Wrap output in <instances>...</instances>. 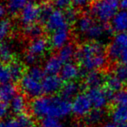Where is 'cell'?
Listing matches in <instances>:
<instances>
[{"label": "cell", "instance_id": "obj_1", "mask_svg": "<svg viewBox=\"0 0 127 127\" xmlns=\"http://www.w3.org/2000/svg\"><path fill=\"white\" fill-rule=\"evenodd\" d=\"M30 111L35 118L64 119L72 112V105L62 96H41L30 104Z\"/></svg>", "mask_w": 127, "mask_h": 127}, {"label": "cell", "instance_id": "obj_2", "mask_svg": "<svg viewBox=\"0 0 127 127\" xmlns=\"http://www.w3.org/2000/svg\"><path fill=\"white\" fill-rule=\"evenodd\" d=\"M77 61L85 71H99L106 64V55L103 45L98 42L83 44L77 50Z\"/></svg>", "mask_w": 127, "mask_h": 127}, {"label": "cell", "instance_id": "obj_3", "mask_svg": "<svg viewBox=\"0 0 127 127\" xmlns=\"http://www.w3.org/2000/svg\"><path fill=\"white\" fill-rule=\"evenodd\" d=\"M120 0H95L91 6V13L100 23L111 22L119 11Z\"/></svg>", "mask_w": 127, "mask_h": 127}, {"label": "cell", "instance_id": "obj_4", "mask_svg": "<svg viewBox=\"0 0 127 127\" xmlns=\"http://www.w3.org/2000/svg\"><path fill=\"white\" fill-rule=\"evenodd\" d=\"M87 95L92 102L93 107L94 109L102 110L107 105L108 102L112 100L114 94L107 90L105 87H96L87 90Z\"/></svg>", "mask_w": 127, "mask_h": 127}, {"label": "cell", "instance_id": "obj_5", "mask_svg": "<svg viewBox=\"0 0 127 127\" xmlns=\"http://www.w3.org/2000/svg\"><path fill=\"white\" fill-rule=\"evenodd\" d=\"M20 87L26 96L34 98V99L41 97L43 94L42 81L29 75L27 73L20 80Z\"/></svg>", "mask_w": 127, "mask_h": 127}, {"label": "cell", "instance_id": "obj_6", "mask_svg": "<svg viewBox=\"0 0 127 127\" xmlns=\"http://www.w3.org/2000/svg\"><path fill=\"white\" fill-rule=\"evenodd\" d=\"M72 112L76 117H87L93 110V105L87 94H79L73 99Z\"/></svg>", "mask_w": 127, "mask_h": 127}, {"label": "cell", "instance_id": "obj_7", "mask_svg": "<svg viewBox=\"0 0 127 127\" xmlns=\"http://www.w3.org/2000/svg\"><path fill=\"white\" fill-rule=\"evenodd\" d=\"M127 48V33L116 34L107 49V56L112 61H119L121 52Z\"/></svg>", "mask_w": 127, "mask_h": 127}, {"label": "cell", "instance_id": "obj_8", "mask_svg": "<svg viewBox=\"0 0 127 127\" xmlns=\"http://www.w3.org/2000/svg\"><path fill=\"white\" fill-rule=\"evenodd\" d=\"M40 18V6L35 3H29L19 12V20L24 27L32 25Z\"/></svg>", "mask_w": 127, "mask_h": 127}, {"label": "cell", "instance_id": "obj_9", "mask_svg": "<svg viewBox=\"0 0 127 127\" xmlns=\"http://www.w3.org/2000/svg\"><path fill=\"white\" fill-rule=\"evenodd\" d=\"M67 25H68V24L66 20L65 13L62 10H58V9L54 10L49 18L45 23L46 30L51 33Z\"/></svg>", "mask_w": 127, "mask_h": 127}, {"label": "cell", "instance_id": "obj_10", "mask_svg": "<svg viewBox=\"0 0 127 127\" xmlns=\"http://www.w3.org/2000/svg\"><path fill=\"white\" fill-rule=\"evenodd\" d=\"M62 81L63 80L58 75H46L42 81L43 94H47L48 96H52L56 94L62 90L63 87Z\"/></svg>", "mask_w": 127, "mask_h": 127}, {"label": "cell", "instance_id": "obj_11", "mask_svg": "<svg viewBox=\"0 0 127 127\" xmlns=\"http://www.w3.org/2000/svg\"><path fill=\"white\" fill-rule=\"evenodd\" d=\"M69 37H70V30H69L68 25H67L53 32L51 34L49 43L54 49H61L62 47L68 43Z\"/></svg>", "mask_w": 127, "mask_h": 127}, {"label": "cell", "instance_id": "obj_12", "mask_svg": "<svg viewBox=\"0 0 127 127\" xmlns=\"http://www.w3.org/2000/svg\"><path fill=\"white\" fill-rule=\"evenodd\" d=\"M110 28L112 31L127 33V10H120L112 19Z\"/></svg>", "mask_w": 127, "mask_h": 127}, {"label": "cell", "instance_id": "obj_13", "mask_svg": "<svg viewBox=\"0 0 127 127\" xmlns=\"http://www.w3.org/2000/svg\"><path fill=\"white\" fill-rule=\"evenodd\" d=\"M48 46H49V42L44 37L42 36L39 38L33 39L29 44L27 53L39 58L45 54L48 49Z\"/></svg>", "mask_w": 127, "mask_h": 127}, {"label": "cell", "instance_id": "obj_14", "mask_svg": "<svg viewBox=\"0 0 127 127\" xmlns=\"http://www.w3.org/2000/svg\"><path fill=\"white\" fill-rule=\"evenodd\" d=\"M80 74V70L75 63L70 62L64 63L60 72V77L63 81L70 82L74 81Z\"/></svg>", "mask_w": 127, "mask_h": 127}, {"label": "cell", "instance_id": "obj_15", "mask_svg": "<svg viewBox=\"0 0 127 127\" xmlns=\"http://www.w3.org/2000/svg\"><path fill=\"white\" fill-rule=\"evenodd\" d=\"M64 63L58 55H50L46 59L43 65V69L48 75H57L60 74Z\"/></svg>", "mask_w": 127, "mask_h": 127}, {"label": "cell", "instance_id": "obj_16", "mask_svg": "<svg viewBox=\"0 0 127 127\" xmlns=\"http://www.w3.org/2000/svg\"><path fill=\"white\" fill-rule=\"evenodd\" d=\"M105 76H104L99 71H92L86 74L84 84L88 89L101 87L102 84L105 83Z\"/></svg>", "mask_w": 127, "mask_h": 127}, {"label": "cell", "instance_id": "obj_17", "mask_svg": "<svg viewBox=\"0 0 127 127\" xmlns=\"http://www.w3.org/2000/svg\"><path fill=\"white\" fill-rule=\"evenodd\" d=\"M108 31L109 28L107 26L103 25L102 23L95 22L84 36L91 42H97Z\"/></svg>", "mask_w": 127, "mask_h": 127}, {"label": "cell", "instance_id": "obj_18", "mask_svg": "<svg viewBox=\"0 0 127 127\" xmlns=\"http://www.w3.org/2000/svg\"><path fill=\"white\" fill-rule=\"evenodd\" d=\"M3 125V127H29L31 126V118L24 113L7 119Z\"/></svg>", "mask_w": 127, "mask_h": 127}, {"label": "cell", "instance_id": "obj_19", "mask_svg": "<svg viewBox=\"0 0 127 127\" xmlns=\"http://www.w3.org/2000/svg\"><path fill=\"white\" fill-rule=\"evenodd\" d=\"M28 104H27L26 98L22 94H17L10 102V109L14 114L21 115L25 112Z\"/></svg>", "mask_w": 127, "mask_h": 127}, {"label": "cell", "instance_id": "obj_20", "mask_svg": "<svg viewBox=\"0 0 127 127\" xmlns=\"http://www.w3.org/2000/svg\"><path fill=\"white\" fill-rule=\"evenodd\" d=\"M111 117L118 126L127 123V106L126 105H114L111 112Z\"/></svg>", "mask_w": 127, "mask_h": 127}, {"label": "cell", "instance_id": "obj_21", "mask_svg": "<svg viewBox=\"0 0 127 127\" xmlns=\"http://www.w3.org/2000/svg\"><path fill=\"white\" fill-rule=\"evenodd\" d=\"M80 88V85L75 81L66 82L61 90V94H62L61 96L67 100L69 99H72V98L74 99L79 94Z\"/></svg>", "mask_w": 127, "mask_h": 127}, {"label": "cell", "instance_id": "obj_22", "mask_svg": "<svg viewBox=\"0 0 127 127\" xmlns=\"http://www.w3.org/2000/svg\"><path fill=\"white\" fill-rule=\"evenodd\" d=\"M17 88L11 83H6L0 85V101L10 102L17 95Z\"/></svg>", "mask_w": 127, "mask_h": 127}, {"label": "cell", "instance_id": "obj_23", "mask_svg": "<svg viewBox=\"0 0 127 127\" xmlns=\"http://www.w3.org/2000/svg\"><path fill=\"white\" fill-rule=\"evenodd\" d=\"M14 49L8 42H3L0 43V63L6 64L13 62Z\"/></svg>", "mask_w": 127, "mask_h": 127}, {"label": "cell", "instance_id": "obj_24", "mask_svg": "<svg viewBox=\"0 0 127 127\" xmlns=\"http://www.w3.org/2000/svg\"><path fill=\"white\" fill-rule=\"evenodd\" d=\"M95 22L96 21L94 20L92 16L88 15V14L81 16L80 17H79L78 21L76 22L77 31L81 35H85Z\"/></svg>", "mask_w": 127, "mask_h": 127}, {"label": "cell", "instance_id": "obj_25", "mask_svg": "<svg viewBox=\"0 0 127 127\" xmlns=\"http://www.w3.org/2000/svg\"><path fill=\"white\" fill-rule=\"evenodd\" d=\"M77 50L74 48V45L73 43H67L64 47H62L58 51V56L63 63L70 62L74 57H76Z\"/></svg>", "mask_w": 127, "mask_h": 127}, {"label": "cell", "instance_id": "obj_26", "mask_svg": "<svg viewBox=\"0 0 127 127\" xmlns=\"http://www.w3.org/2000/svg\"><path fill=\"white\" fill-rule=\"evenodd\" d=\"M123 82L119 80V78H117L113 74H109V75L105 76V87L109 90L110 92H112V94H115L116 93L119 92L120 90H122L123 87Z\"/></svg>", "mask_w": 127, "mask_h": 127}, {"label": "cell", "instance_id": "obj_27", "mask_svg": "<svg viewBox=\"0 0 127 127\" xmlns=\"http://www.w3.org/2000/svg\"><path fill=\"white\" fill-rule=\"evenodd\" d=\"M29 3V0H6V6L10 13L17 14L20 12Z\"/></svg>", "mask_w": 127, "mask_h": 127}, {"label": "cell", "instance_id": "obj_28", "mask_svg": "<svg viewBox=\"0 0 127 127\" xmlns=\"http://www.w3.org/2000/svg\"><path fill=\"white\" fill-rule=\"evenodd\" d=\"M9 68H10V72L11 74L12 80H18L23 78L24 75V66L21 62H12L9 65Z\"/></svg>", "mask_w": 127, "mask_h": 127}, {"label": "cell", "instance_id": "obj_29", "mask_svg": "<svg viewBox=\"0 0 127 127\" xmlns=\"http://www.w3.org/2000/svg\"><path fill=\"white\" fill-rule=\"evenodd\" d=\"M24 32L27 36L30 37V38H32V40H33V39L42 37V26H40L39 24H32V25L26 26L25 28H24Z\"/></svg>", "mask_w": 127, "mask_h": 127}, {"label": "cell", "instance_id": "obj_30", "mask_svg": "<svg viewBox=\"0 0 127 127\" xmlns=\"http://www.w3.org/2000/svg\"><path fill=\"white\" fill-rule=\"evenodd\" d=\"M11 23L8 19L0 20V42H3L4 39L8 37L11 31Z\"/></svg>", "mask_w": 127, "mask_h": 127}, {"label": "cell", "instance_id": "obj_31", "mask_svg": "<svg viewBox=\"0 0 127 127\" xmlns=\"http://www.w3.org/2000/svg\"><path fill=\"white\" fill-rule=\"evenodd\" d=\"M113 74L119 78L123 82V84L127 83V65L122 63L118 64L114 68Z\"/></svg>", "mask_w": 127, "mask_h": 127}, {"label": "cell", "instance_id": "obj_32", "mask_svg": "<svg viewBox=\"0 0 127 127\" xmlns=\"http://www.w3.org/2000/svg\"><path fill=\"white\" fill-rule=\"evenodd\" d=\"M54 10L55 9L53 8V6L51 4L47 3H43L42 6H40V18H39V20L45 24V23L49 18Z\"/></svg>", "mask_w": 127, "mask_h": 127}, {"label": "cell", "instance_id": "obj_33", "mask_svg": "<svg viewBox=\"0 0 127 127\" xmlns=\"http://www.w3.org/2000/svg\"><path fill=\"white\" fill-rule=\"evenodd\" d=\"M10 80H12V78L9 66H7L6 64L0 63V84L3 85V84L10 83Z\"/></svg>", "mask_w": 127, "mask_h": 127}, {"label": "cell", "instance_id": "obj_34", "mask_svg": "<svg viewBox=\"0 0 127 127\" xmlns=\"http://www.w3.org/2000/svg\"><path fill=\"white\" fill-rule=\"evenodd\" d=\"M104 115V112L102 110H98V109H94L92 110V112L87 116L86 121L87 122V124L94 125L97 124L102 119Z\"/></svg>", "mask_w": 127, "mask_h": 127}, {"label": "cell", "instance_id": "obj_35", "mask_svg": "<svg viewBox=\"0 0 127 127\" xmlns=\"http://www.w3.org/2000/svg\"><path fill=\"white\" fill-rule=\"evenodd\" d=\"M112 101L114 105H126L127 106V89H122L116 93L113 96Z\"/></svg>", "mask_w": 127, "mask_h": 127}, {"label": "cell", "instance_id": "obj_36", "mask_svg": "<svg viewBox=\"0 0 127 127\" xmlns=\"http://www.w3.org/2000/svg\"><path fill=\"white\" fill-rule=\"evenodd\" d=\"M27 74L29 75H30L33 78L36 79V80H40V81H42L44 78H45V71H44L43 68L38 67V66H33V67H30V69L28 70Z\"/></svg>", "mask_w": 127, "mask_h": 127}, {"label": "cell", "instance_id": "obj_37", "mask_svg": "<svg viewBox=\"0 0 127 127\" xmlns=\"http://www.w3.org/2000/svg\"><path fill=\"white\" fill-rule=\"evenodd\" d=\"M65 17L66 20H67V24H73V23H76L78 21V13L74 9L68 8L65 10Z\"/></svg>", "mask_w": 127, "mask_h": 127}, {"label": "cell", "instance_id": "obj_38", "mask_svg": "<svg viewBox=\"0 0 127 127\" xmlns=\"http://www.w3.org/2000/svg\"><path fill=\"white\" fill-rule=\"evenodd\" d=\"M53 3L58 10H67L69 5L73 3L72 0H53Z\"/></svg>", "mask_w": 127, "mask_h": 127}, {"label": "cell", "instance_id": "obj_39", "mask_svg": "<svg viewBox=\"0 0 127 127\" xmlns=\"http://www.w3.org/2000/svg\"><path fill=\"white\" fill-rule=\"evenodd\" d=\"M59 124L58 119H54V118H44L42 119V123H41V126L42 127H55Z\"/></svg>", "mask_w": 127, "mask_h": 127}, {"label": "cell", "instance_id": "obj_40", "mask_svg": "<svg viewBox=\"0 0 127 127\" xmlns=\"http://www.w3.org/2000/svg\"><path fill=\"white\" fill-rule=\"evenodd\" d=\"M37 59H38L37 57H35V56H34V55H30V54L27 53L25 55V56H24V62H26V64L33 67V66H35V64L37 62Z\"/></svg>", "mask_w": 127, "mask_h": 127}, {"label": "cell", "instance_id": "obj_41", "mask_svg": "<svg viewBox=\"0 0 127 127\" xmlns=\"http://www.w3.org/2000/svg\"><path fill=\"white\" fill-rule=\"evenodd\" d=\"M8 112H9V108L7 106L6 103L0 101V120H2L3 118H5V116L7 115Z\"/></svg>", "mask_w": 127, "mask_h": 127}, {"label": "cell", "instance_id": "obj_42", "mask_svg": "<svg viewBox=\"0 0 127 127\" xmlns=\"http://www.w3.org/2000/svg\"><path fill=\"white\" fill-rule=\"evenodd\" d=\"M72 1L75 7L81 8V7H85L86 5L88 4L91 0H72Z\"/></svg>", "mask_w": 127, "mask_h": 127}, {"label": "cell", "instance_id": "obj_43", "mask_svg": "<svg viewBox=\"0 0 127 127\" xmlns=\"http://www.w3.org/2000/svg\"><path fill=\"white\" fill-rule=\"evenodd\" d=\"M119 63L126 64L127 65V48L121 52L120 55H119Z\"/></svg>", "mask_w": 127, "mask_h": 127}, {"label": "cell", "instance_id": "obj_44", "mask_svg": "<svg viewBox=\"0 0 127 127\" xmlns=\"http://www.w3.org/2000/svg\"><path fill=\"white\" fill-rule=\"evenodd\" d=\"M7 10H8V9H7L6 5H4L2 2H0V20L4 19L7 14Z\"/></svg>", "mask_w": 127, "mask_h": 127}, {"label": "cell", "instance_id": "obj_45", "mask_svg": "<svg viewBox=\"0 0 127 127\" xmlns=\"http://www.w3.org/2000/svg\"><path fill=\"white\" fill-rule=\"evenodd\" d=\"M121 10H127V0H120Z\"/></svg>", "mask_w": 127, "mask_h": 127}, {"label": "cell", "instance_id": "obj_46", "mask_svg": "<svg viewBox=\"0 0 127 127\" xmlns=\"http://www.w3.org/2000/svg\"><path fill=\"white\" fill-rule=\"evenodd\" d=\"M102 127H119V126L112 122V123H106V124H105Z\"/></svg>", "mask_w": 127, "mask_h": 127}, {"label": "cell", "instance_id": "obj_47", "mask_svg": "<svg viewBox=\"0 0 127 127\" xmlns=\"http://www.w3.org/2000/svg\"><path fill=\"white\" fill-rule=\"evenodd\" d=\"M119 127H127V123H126V124H123V125H120V126H119Z\"/></svg>", "mask_w": 127, "mask_h": 127}, {"label": "cell", "instance_id": "obj_48", "mask_svg": "<svg viewBox=\"0 0 127 127\" xmlns=\"http://www.w3.org/2000/svg\"><path fill=\"white\" fill-rule=\"evenodd\" d=\"M29 127H42L41 126H37V125H31L30 126H29Z\"/></svg>", "mask_w": 127, "mask_h": 127}, {"label": "cell", "instance_id": "obj_49", "mask_svg": "<svg viewBox=\"0 0 127 127\" xmlns=\"http://www.w3.org/2000/svg\"><path fill=\"white\" fill-rule=\"evenodd\" d=\"M55 127H64V126H63L62 124H60V123H59V124L57 125V126H55Z\"/></svg>", "mask_w": 127, "mask_h": 127}, {"label": "cell", "instance_id": "obj_50", "mask_svg": "<svg viewBox=\"0 0 127 127\" xmlns=\"http://www.w3.org/2000/svg\"><path fill=\"white\" fill-rule=\"evenodd\" d=\"M31 1H33V3H34V2H40V1H42V0H31Z\"/></svg>", "mask_w": 127, "mask_h": 127}, {"label": "cell", "instance_id": "obj_51", "mask_svg": "<svg viewBox=\"0 0 127 127\" xmlns=\"http://www.w3.org/2000/svg\"><path fill=\"white\" fill-rule=\"evenodd\" d=\"M78 127H88V126H84V125H82V126H79Z\"/></svg>", "mask_w": 127, "mask_h": 127}, {"label": "cell", "instance_id": "obj_52", "mask_svg": "<svg viewBox=\"0 0 127 127\" xmlns=\"http://www.w3.org/2000/svg\"><path fill=\"white\" fill-rule=\"evenodd\" d=\"M0 127H3V125L2 123H0Z\"/></svg>", "mask_w": 127, "mask_h": 127}]
</instances>
